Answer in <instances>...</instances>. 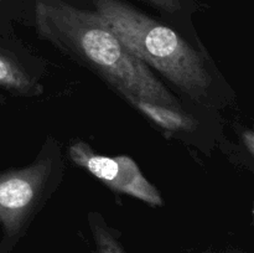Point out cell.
I'll list each match as a JSON object with an SVG mask.
<instances>
[{
	"label": "cell",
	"mask_w": 254,
	"mask_h": 253,
	"mask_svg": "<svg viewBox=\"0 0 254 253\" xmlns=\"http://www.w3.org/2000/svg\"><path fill=\"white\" fill-rule=\"evenodd\" d=\"M161 11L175 14L181 9L180 0H145Z\"/></svg>",
	"instance_id": "ba28073f"
},
{
	"label": "cell",
	"mask_w": 254,
	"mask_h": 253,
	"mask_svg": "<svg viewBox=\"0 0 254 253\" xmlns=\"http://www.w3.org/2000/svg\"><path fill=\"white\" fill-rule=\"evenodd\" d=\"M35 21L41 39L93 69L124 99L135 97L183 109L179 99L124 47L96 11L62 0H37Z\"/></svg>",
	"instance_id": "6da1fadb"
},
{
	"label": "cell",
	"mask_w": 254,
	"mask_h": 253,
	"mask_svg": "<svg viewBox=\"0 0 254 253\" xmlns=\"http://www.w3.org/2000/svg\"><path fill=\"white\" fill-rule=\"evenodd\" d=\"M0 87L22 97H37L42 94L41 84L30 72L7 52L0 50Z\"/></svg>",
	"instance_id": "8992f818"
},
{
	"label": "cell",
	"mask_w": 254,
	"mask_h": 253,
	"mask_svg": "<svg viewBox=\"0 0 254 253\" xmlns=\"http://www.w3.org/2000/svg\"><path fill=\"white\" fill-rule=\"evenodd\" d=\"M126 101L129 102L143 116L150 119L155 126L165 130L191 131L195 130L197 126V121L192 116L185 113L183 109L170 108V107L161 106V104L135 98V97H129V98H126Z\"/></svg>",
	"instance_id": "5b68a950"
},
{
	"label": "cell",
	"mask_w": 254,
	"mask_h": 253,
	"mask_svg": "<svg viewBox=\"0 0 254 253\" xmlns=\"http://www.w3.org/2000/svg\"><path fill=\"white\" fill-rule=\"evenodd\" d=\"M91 228L96 240L97 248L99 253H124L123 248L119 245L117 238L108 230L107 226L102 222V218L98 215H92Z\"/></svg>",
	"instance_id": "52a82bcc"
},
{
	"label": "cell",
	"mask_w": 254,
	"mask_h": 253,
	"mask_svg": "<svg viewBox=\"0 0 254 253\" xmlns=\"http://www.w3.org/2000/svg\"><path fill=\"white\" fill-rule=\"evenodd\" d=\"M243 138V141H245V145L247 146L248 151H250L251 154H254V134L253 131L251 130V129H248V130H246L245 133H243L242 135Z\"/></svg>",
	"instance_id": "9c48e42d"
},
{
	"label": "cell",
	"mask_w": 254,
	"mask_h": 253,
	"mask_svg": "<svg viewBox=\"0 0 254 253\" xmlns=\"http://www.w3.org/2000/svg\"><path fill=\"white\" fill-rule=\"evenodd\" d=\"M69 159L76 165L117 192L135 197L150 206H161L163 198L158 189L143 175L138 164L128 155L107 156L94 153L84 141L69 146Z\"/></svg>",
	"instance_id": "277c9868"
},
{
	"label": "cell",
	"mask_w": 254,
	"mask_h": 253,
	"mask_svg": "<svg viewBox=\"0 0 254 253\" xmlns=\"http://www.w3.org/2000/svg\"><path fill=\"white\" fill-rule=\"evenodd\" d=\"M0 1H1V0H0Z\"/></svg>",
	"instance_id": "30bf717a"
},
{
	"label": "cell",
	"mask_w": 254,
	"mask_h": 253,
	"mask_svg": "<svg viewBox=\"0 0 254 253\" xmlns=\"http://www.w3.org/2000/svg\"><path fill=\"white\" fill-rule=\"evenodd\" d=\"M54 159L40 155L22 169L0 173V223L5 235L15 236L34 216L46 197Z\"/></svg>",
	"instance_id": "3957f363"
},
{
	"label": "cell",
	"mask_w": 254,
	"mask_h": 253,
	"mask_svg": "<svg viewBox=\"0 0 254 253\" xmlns=\"http://www.w3.org/2000/svg\"><path fill=\"white\" fill-rule=\"evenodd\" d=\"M91 1L94 11L131 55L192 99L207 96L212 79L205 60L175 30L123 0Z\"/></svg>",
	"instance_id": "7a4b0ae2"
}]
</instances>
